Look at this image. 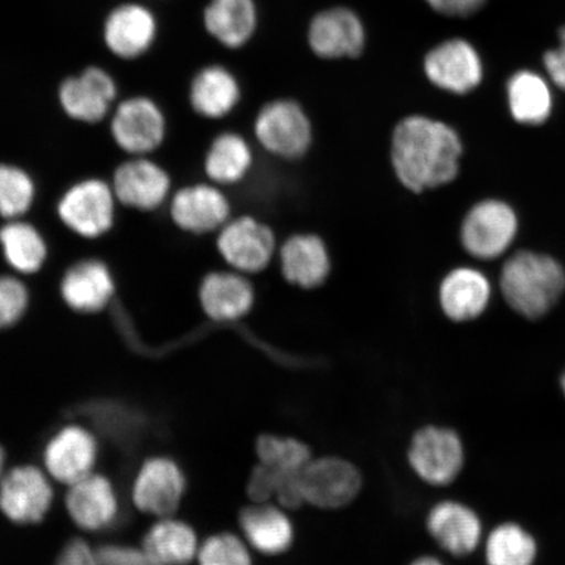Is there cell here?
Returning <instances> with one entry per match:
<instances>
[{
    "label": "cell",
    "mask_w": 565,
    "mask_h": 565,
    "mask_svg": "<svg viewBox=\"0 0 565 565\" xmlns=\"http://www.w3.org/2000/svg\"><path fill=\"white\" fill-rule=\"evenodd\" d=\"M482 546L486 565H535L540 554L535 536L514 521L494 526Z\"/></svg>",
    "instance_id": "cell-30"
},
{
    "label": "cell",
    "mask_w": 565,
    "mask_h": 565,
    "mask_svg": "<svg viewBox=\"0 0 565 565\" xmlns=\"http://www.w3.org/2000/svg\"><path fill=\"white\" fill-rule=\"evenodd\" d=\"M253 554L243 535L217 533L201 543L196 561L200 565H254Z\"/></svg>",
    "instance_id": "cell-35"
},
{
    "label": "cell",
    "mask_w": 565,
    "mask_h": 565,
    "mask_svg": "<svg viewBox=\"0 0 565 565\" xmlns=\"http://www.w3.org/2000/svg\"><path fill=\"white\" fill-rule=\"evenodd\" d=\"M280 265L282 275L291 285L316 288L330 274L328 247L316 235H295L281 246Z\"/></svg>",
    "instance_id": "cell-26"
},
{
    "label": "cell",
    "mask_w": 565,
    "mask_h": 565,
    "mask_svg": "<svg viewBox=\"0 0 565 565\" xmlns=\"http://www.w3.org/2000/svg\"><path fill=\"white\" fill-rule=\"evenodd\" d=\"M518 232L519 217L510 204L489 200L477 203L465 216L461 242L470 256L494 259L510 249Z\"/></svg>",
    "instance_id": "cell-5"
},
{
    "label": "cell",
    "mask_w": 565,
    "mask_h": 565,
    "mask_svg": "<svg viewBox=\"0 0 565 565\" xmlns=\"http://www.w3.org/2000/svg\"><path fill=\"white\" fill-rule=\"evenodd\" d=\"M55 565H98L97 554L87 542L73 540L63 547Z\"/></svg>",
    "instance_id": "cell-40"
},
{
    "label": "cell",
    "mask_w": 565,
    "mask_h": 565,
    "mask_svg": "<svg viewBox=\"0 0 565 565\" xmlns=\"http://www.w3.org/2000/svg\"><path fill=\"white\" fill-rule=\"evenodd\" d=\"M259 145L281 159H299L312 145V125L299 104L273 102L264 106L254 124Z\"/></svg>",
    "instance_id": "cell-6"
},
{
    "label": "cell",
    "mask_w": 565,
    "mask_h": 565,
    "mask_svg": "<svg viewBox=\"0 0 565 565\" xmlns=\"http://www.w3.org/2000/svg\"><path fill=\"white\" fill-rule=\"evenodd\" d=\"M66 508L77 526L87 532H98L116 521L119 501L110 480L92 472L68 486Z\"/></svg>",
    "instance_id": "cell-21"
},
{
    "label": "cell",
    "mask_w": 565,
    "mask_h": 565,
    "mask_svg": "<svg viewBox=\"0 0 565 565\" xmlns=\"http://www.w3.org/2000/svg\"><path fill=\"white\" fill-rule=\"evenodd\" d=\"M97 455V441L88 429L63 427L46 445L45 469L49 477L71 486L94 472Z\"/></svg>",
    "instance_id": "cell-15"
},
{
    "label": "cell",
    "mask_w": 565,
    "mask_h": 565,
    "mask_svg": "<svg viewBox=\"0 0 565 565\" xmlns=\"http://www.w3.org/2000/svg\"><path fill=\"white\" fill-rule=\"evenodd\" d=\"M236 77L222 66H209L198 73L190 87V104L198 115L210 119L228 116L239 102Z\"/></svg>",
    "instance_id": "cell-29"
},
{
    "label": "cell",
    "mask_w": 565,
    "mask_h": 565,
    "mask_svg": "<svg viewBox=\"0 0 565 565\" xmlns=\"http://www.w3.org/2000/svg\"><path fill=\"white\" fill-rule=\"evenodd\" d=\"M430 9L444 17L466 19L482 11L489 0H426Z\"/></svg>",
    "instance_id": "cell-39"
},
{
    "label": "cell",
    "mask_w": 565,
    "mask_h": 565,
    "mask_svg": "<svg viewBox=\"0 0 565 565\" xmlns=\"http://www.w3.org/2000/svg\"><path fill=\"white\" fill-rule=\"evenodd\" d=\"M252 164L253 153L246 140L237 134L227 132L212 141L204 160V171L217 185H233L244 179Z\"/></svg>",
    "instance_id": "cell-32"
},
{
    "label": "cell",
    "mask_w": 565,
    "mask_h": 565,
    "mask_svg": "<svg viewBox=\"0 0 565 565\" xmlns=\"http://www.w3.org/2000/svg\"><path fill=\"white\" fill-rule=\"evenodd\" d=\"M424 73L435 87L455 95H468L482 84L484 62L469 40L449 39L428 52Z\"/></svg>",
    "instance_id": "cell-8"
},
{
    "label": "cell",
    "mask_w": 565,
    "mask_h": 565,
    "mask_svg": "<svg viewBox=\"0 0 565 565\" xmlns=\"http://www.w3.org/2000/svg\"><path fill=\"white\" fill-rule=\"evenodd\" d=\"M49 475L35 466H18L0 480V511L20 525L38 524L53 504Z\"/></svg>",
    "instance_id": "cell-10"
},
{
    "label": "cell",
    "mask_w": 565,
    "mask_h": 565,
    "mask_svg": "<svg viewBox=\"0 0 565 565\" xmlns=\"http://www.w3.org/2000/svg\"><path fill=\"white\" fill-rule=\"evenodd\" d=\"M426 527L436 545L455 557L475 554L486 536L483 521L475 508L455 499L441 500L430 508Z\"/></svg>",
    "instance_id": "cell-11"
},
{
    "label": "cell",
    "mask_w": 565,
    "mask_h": 565,
    "mask_svg": "<svg viewBox=\"0 0 565 565\" xmlns=\"http://www.w3.org/2000/svg\"><path fill=\"white\" fill-rule=\"evenodd\" d=\"M157 35L158 20L146 6H118L105 20V45L113 55L121 60H136L146 54Z\"/></svg>",
    "instance_id": "cell-17"
},
{
    "label": "cell",
    "mask_w": 565,
    "mask_h": 565,
    "mask_svg": "<svg viewBox=\"0 0 565 565\" xmlns=\"http://www.w3.org/2000/svg\"><path fill=\"white\" fill-rule=\"evenodd\" d=\"M30 292L15 277H0V330L18 323L26 312Z\"/></svg>",
    "instance_id": "cell-36"
},
{
    "label": "cell",
    "mask_w": 565,
    "mask_h": 565,
    "mask_svg": "<svg viewBox=\"0 0 565 565\" xmlns=\"http://www.w3.org/2000/svg\"><path fill=\"white\" fill-rule=\"evenodd\" d=\"M500 288L514 312L536 320L561 299L565 288L564 268L545 254L522 250L503 266Z\"/></svg>",
    "instance_id": "cell-2"
},
{
    "label": "cell",
    "mask_w": 565,
    "mask_h": 565,
    "mask_svg": "<svg viewBox=\"0 0 565 565\" xmlns=\"http://www.w3.org/2000/svg\"><path fill=\"white\" fill-rule=\"evenodd\" d=\"M217 249L233 270L256 274L271 263L275 252L274 232L252 216L237 217L221 228Z\"/></svg>",
    "instance_id": "cell-12"
},
{
    "label": "cell",
    "mask_w": 565,
    "mask_h": 565,
    "mask_svg": "<svg viewBox=\"0 0 565 565\" xmlns=\"http://www.w3.org/2000/svg\"><path fill=\"white\" fill-rule=\"evenodd\" d=\"M186 491V478L173 459L154 457L141 465L132 484V503L140 512L171 518Z\"/></svg>",
    "instance_id": "cell-13"
},
{
    "label": "cell",
    "mask_w": 565,
    "mask_h": 565,
    "mask_svg": "<svg viewBox=\"0 0 565 565\" xmlns=\"http://www.w3.org/2000/svg\"><path fill=\"white\" fill-rule=\"evenodd\" d=\"M200 300L211 320L233 322L250 312L254 289L242 273H211L202 281Z\"/></svg>",
    "instance_id": "cell-25"
},
{
    "label": "cell",
    "mask_w": 565,
    "mask_h": 565,
    "mask_svg": "<svg viewBox=\"0 0 565 565\" xmlns=\"http://www.w3.org/2000/svg\"><path fill=\"white\" fill-rule=\"evenodd\" d=\"M239 530L254 553L286 554L295 543V525L286 508L277 503H252L239 513Z\"/></svg>",
    "instance_id": "cell-18"
},
{
    "label": "cell",
    "mask_w": 565,
    "mask_h": 565,
    "mask_svg": "<svg viewBox=\"0 0 565 565\" xmlns=\"http://www.w3.org/2000/svg\"><path fill=\"white\" fill-rule=\"evenodd\" d=\"M171 217L182 231L203 235L221 230L230 217V202L221 190L207 183L182 188L171 201Z\"/></svg>",
    "instance_id": "cell-19"
},
{
    "label": "cell",
    "mask_w": 565,
    "mask_h": 565,
    "mask_svg": "<svg viewBox=\"0 0 565 565\" xmlns=\"http://www.w3.org/2000/svg\"><path fill=\"white\" fill-rule=\"evenodd\" d=\"M407 462L424 484L435 489L454 484L466 463L462 437L454 428L428 424L409 440Z\"/></svg>",
    "instance_id": "cell-3"
},
{
    "label": "cell",
    "mask_w": 565,
    "mask_h": 565,
    "mask_svg": "<svg viewBox=\"0 0 565 565\" xmlns=\"http://www.w3.org/2000/svg\"><path fill=\"white\" fill-rule=\"evenodd\" d=\"M203 23L222 45L242 47L256 31V4L253 0H211L203 12Z\"/></svg>",
    "instance_id": "cell-28"
},
{
    "label": "cell",
    "mask_w": 565,
    "mask_h": 565,
    "mask_svg": "<svg viewBox=\"0 0 565 565\" xmlns=\"http://www.w3.org/2000/svg\"><path fill=\"white\" fill-rule=\"evenodd\" d=\"M0 245L7 264L20 274H35L45 264L47 246L44 237L32 224L20 218L0 230Z\"/></svg>",
    "instance_id": "cell-31"
},
{
    "label": "cell",
    "mask_w": 565,
    "mask_h": 565,
    "mask_svg": "<svg viewBox=\"0 0 565 565\" xmlns=\"http://www.w3.org/2000/svg\"><path fill=\"white\" fill-rule=\"evenodd\" d=\"M35 186L24 169L0 164V216L17 221L32 207Z\"/></svg>",
    "instance_id": "cell-34"
},
{
    "label": "cell",
    "mask_w": 565,
    "mask_h": 565,
    "mask_svg": "<svg viewBox=\"0 0 565 565\" xmlns=\"http://www.w3.org/2000/svg\"><path fill=\"white\" fill-rule=\"evenodd\" d=\"M408 565H447V563L443 562L440 557L433 556V555H423L419 557H416L412 563Z\"/></svg>",
    "instance_id": "cell-41"
},
{
    "label": "cell",
    "mask_w": 565,
    "mask_h": 565,
    "mask_svg": "<svg viewBox=\"0 0 565 565\" xmlns=\"http://www.w3.org/2000/svg\"><path fill=\"white\" fill-rule=\"evenodd\" d=\"M117 96V84L100 67H88L71 76L60 87L62 109L75 121L96 124L109 115Z\"/></svg>",
    "instance_id": "cell-14"
},
{
    "label": "cell",
    "mask_w": 565,
    "mask_h": 565,
    "mask_svg": "<svg viewBox=\"0 0 565 565\" xmlns=\"http://www.w3.org/2000/svg\"><path fill=\"white\" fill-rule=\"evenodd\" d=\"M258 463L280 477L299 476L313 458L308 445L296 437L265 434L256 443Z\"/></svg>",
    "instance_id": "cell-33"
},
{
    "label": "cell",
    "mask_w": 565,
    "mask_h": 565,
    "mask_svg": "<svg viewBox=\"0 0 565 565\" xmlns=\"http://www.w3.org/2000/svg\"><path fill=\"white\" fill-rule=\"evenodd\" d=\"M308 40L312 51L321 58H353L363 52L365 30L355 12L331 9L318 13L312 20Z\"/></svg>",
    "instance_id": "cell-20"
},
{
    "label": "cell",
    "mask_w": 565,
    "mask_h": 565,
    "mask_svg": "<svg viewBox=\"0 0 565 565\" xmlns=\"http://www.w3.org/2000/svg\"><path fill=\"white\" fill-rule=\"evenodd\" d=\"M561 388H562V392H563L564 397H565V371L563 372V374L561 376Z\"/></svg>",
    "instance_id": "cell-43"
},
{
    "label": "cell",
    "mask_w": 565,
    "mask_h": 565,
    "mask_svg": "<svg viewBox=\"0 0 565 565\" xmlns=\"http://www.w3.org/2000/svg\"><path fill=\"white\" fill-rule=\"evenodd\" d=\"M96 554L98 565H154L143 548L111 545Z\"/></svg>",
    "instance_id": "cell-38"
},
{
    "label": "cell",
    "mask_w": 565,
    "mask_h": 565,
    "mask_svg": "<svg viewBox=\"0 0 565 565\" xmlns=\"http://www.w3.org/2000/svg\"><path fill=\"white\" fill-rule=\"evenodd\" d=\"M541 67L550 83L565 92V24L557 30L555 44L543 53Z\"/></svg>",
    "instance_id": "cell-37"
},
{
    "label": "cell",
    "mask_w": 565,
    "mask_h": 565,
    "mask_svg": "<svg viewBox=\"0 0 565 565\" xmlns=\"http://www.w3.org/2000/svg\"><path fill=\"white\" fill-rule=\"evenodd\" d=\"M491 282L482 271L458 267L441 281L440 306L455 322H468L482 316L491 300Z\"/></svg>",
    "instance_id": "cell-22"
},
{
    "label": "cell",
    "mask_w": 565,
    "mask_h": 565,
    "mask_svg": "<svg viewBox=\"0 0 565 565\" xmlns=\"http://www.w3.org/2000/svg\"><path fill=\"white\" fill-rule=\"evenodd\" d=\"M508 109L515 122L540 126L554 110V94L546 75L534 68L513 71L505 83Z\"/></svg>",
    "instance_id": "cell-24"
},
{
    "label": "cell",
    "mask_w": 565,
    "mask_h": 565,
    "mask_svg": "<svg viewBox=\"0 0 565 565\" xmlns=\"http://www.w3.org/2000/svg\"><path fill=\"white\" fill-rule=\"evenodd\" d=\"M391 154L393 171L402 185L419 194L456 179L462 141L447 124L409 116L395 126Z\"/></svg>",
    "instance_id": "cell-1"
},
{
    "label": "cell",
    "mask_w": 565,
    "mask_h": 565,
    "mask_svg": "<svg viewBox=\"0 0 565 565\" xmlns=\"http://www.w3.org/2000/svg\"><path fill=\"white\" fill-rule=\"evenodd\" d=\"M111 137L131 157H147L166 138L167 124L160 106L145 96L130 97L113 113Z\"/></svg>",
    "instance_id": "cell-9"
},
{
    "label": "cell",
    "mask_w": 565,
    "mask_h": 565,
    "mask_svg": "<svg viewBox=\"0 0 565 565\" xmlns=\"http://www.w3.org/2000/svg\"><path fill=\"white\" fill-rule=\"evenodd\" d=\"M63 300L79 313L100 312L115 295V279L102 260L86 259L68 268L61 282Z\"/></svg>",
    "instance_id": "cell-23"
},
{
    "label": "cell",
    "mask_w": 565,
    "mask_h": 565,
    "mask_svg": "<svg viewBox=\"0 0 565 565\" xmlns=\"http://www.w3.org/2000/svg\"><path fill=\"white\" fill-rule=\"evenodd\" d=\"M200 546L194 529L171 515L148 530L141 548L154 565H188L196 559Z\"/></svg>",
    "instance_id": "cell-27"
},
{
    "label": "cell",
    "mask_w": 565,
    "mask_h": 565,
    "mask_svg": "<svg viewBox=\"0 0 565 565\" xmlns=\"http://www.w3.org/2000/svg\"><path fill=\"white\" fill-rule=\"evenodd\" d=\"M306 504L323 511L350 505L363 489V476L355 463L338 456L313 457L300 476Z\"/></svg>",
    "instance_id": "cell-4"
},
{
    "label": "cell",
    "mask_w": 565,
    "mask_h": 565,
    "mask_svg": "<svg viewBox=\"0 0 565 565\" xmlns=\"http://www.w3.org/2000/svg\"><path fill=\"white\" fill-rule=\"evenodd\" d=\"M113 192L125 206L153 211L166 203L171 192V177L147 157L134 158L119 166L113 179Z\"/></svg>",
    "instance_id": "cell-16"
},
{
    "label": "cell",
    "mask_w": 565,
    "mask_h": 565,
    "mask_svg": "<svg viewBox=\"0 0 565 565\" xmlns=\"http://www.w3.org/2000/svg\"><path fill=\"white\" fill-rule=\"evenodd\" d=\"M116 194L108 183L84 180L71 186L61 198L58 215L63 224L76 235L97 238L115 223Z\"/></svg>",
    "instance_id": "cell-7"
},
{
    "label": "cell",
    "mask_w": 565,
    "mask_h": 565,
    "mask_svg": "<svg viewBox=\"0 0 565 565\" xmlns=\"http://www.w3.org/2000/svg\"><path fill=\"white\" fill-rule=\"evenodd\" d=\"M4 465H6L4 450L2 448H0V480H2L6 475Z\"/></svg>",
    "instance_id": "cell-42"
}]
</instances>
